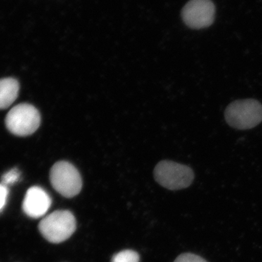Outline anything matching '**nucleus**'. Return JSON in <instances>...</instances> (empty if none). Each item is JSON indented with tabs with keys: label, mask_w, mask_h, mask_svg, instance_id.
<instances>
[{
	"label": "nucleus",
	"mask_w": 262,
	"mask_h": 262,
	"mask_svg": "<svg viewBox=\"0 0 262 262\" xmlns=\"http://www.w3.org/2000/svg\"><path fill=\"white\" fill-rule=\"evenodd\" d=\"M19 83L13 78L0 80V110L9 107L18 96Z\"/></svg>",
	"instance_id": "6e6552de"
},
{
	"label": "nucleus",
	"mask_w": 262,
	"mask_h": 262,
	"mask_svg": "<svg viewBox=\"0 0 262 262\" xmlns=\"http://www.w3.org/2000/svg\"><path fill=\"white\" fill-rule=\"evenodd\" d=\"M182 16L189 28H206L214 21L215 6L211 0H190L183 8Z\"/></svg>",
	"instance_id": "423d86ee"
},
{
	"label": "nucleus",
	"mask_w": 262,
	"mask_h": 262,
	"mask_svg": "<svg viewBox=\"0 0 262 262\" xmlns=\"http://www.w3.org/2000/svg\"><path fill=\"white\" fill-rule=\"evenodd\" d=\"M39 111L29 103H20L10 110L5 118V125L11 134L28 136L37 131L40 125Z\"/></svg>",
	"instance_id": "20e7f679"
},
{
	"label": "nucleus",
	"mask_w": 262,
	"mask_h": 262,
	"mask_svg": "<svg viewBox=\"0 0 262 262\" xmlns=\"http://www.w3.org/2000/svg\"><path fill=\"white\" fill-rule=\"evenodd\" d=\"M154 177L160 185L170 190L189 187L194 179L192 168L170 160H163L156 165Z\"/></svg>",
	"instance_id": "7ed1b4c3"
},
{
	"label": "nucleus",
	"mask_w": 262,
	"mask_h": 262,
	"mask_svg": "<svg viewBox=\"0 0 262 262\" xmlns=\"http://www.w3.org/2000/svg\"><path fill=\"white\" fill-rule=\"evenodd\" d=\"M52 187L65 198H74L80 192L82 181L80 172L69 162H58L50 172Z\"/></svg>",
	"instance_id": "39448f33"
},
{
	"label": "nucleus",
	"mask_w": 262,
	"mask_h": 262,
	"mask_svg": "<svg viewBox=\"0 0 262 262\" xmlns=\"http://www.w3.org/2000/svg\"><path fill=\"white\" fill-rule=\"evenodd\" d=\"M174 262H208L204 258L194 253H186L181 254Z\"/></svg>",
	"instance_id": "9b49d317"
},
{
	"label": "nucleus",
	"mask_w": 262,
	"mask_h": 262,
	"mask_svg": "<svg viewBox=\"0 0 262 262\" xmlns=\"http://www.w3.org/2000/svg\"><path fill=\"white\" fill-rule=\"evenodd\" d=\"M20 177V171L17 168H13L7 172L2 177L1 184H4L6 187H8L11 184H14L15 183L18 182Z\"/></svg>",
	"instance_id": "9d476101"
},
{
	"label": "nucleus",
	"mask_w": 262,
	"mask_h": 262,
	"mask_svg": "<svg viewBox=\"0 0 262 262\" xmlns=\"http://www.w3.org/2000/svg\"><path fill=\"white\" fill-rule=\"evenodd\" d=\"M77 223L71 211H56L46 215L39 224V230L45 239L52 244H61L75 232Z\"/></svg>",
	"instance_id": "f03ea898"
},
{
	"label": "nucleus",
	"mask_w": 262,
	"mask_h": 262,
	"mask_svg": "<svg viewBox=\"0 0 262 262\" xmlns=\"http://www.w3.org/2000/svg\"><path fill=\"white\" fill-rule=\"evenodd\" d=\"M226 121L239 130L256 127L262 121V104L255 99L237 100L226 108Z\"/></svg>",
	"instance_id": "f257e3e1"
},
{
	"label": "nucleus",
	"mask_w": 262,
	"mask_h": 262,
	"mask_svg": "<svg viewBox=\"0 0 262 262\" xmlns=\"http://www.w3.org/2000/svg\"><path fill=\"white\" fill-rule=\"evenodd\" d=\"M8 194H9V190L8 187L0 183V212L3 211L6 205Z\"/></svg>",
	"instance_id": "f8f14e48"
},
{
	"label": "nucleus",
	"mask_w": 262,
	"mask_h": 262,
	"mask_svg": "<svg viewBox=\"0 0 262 262\" xmlns=\"http://www.w3.org/2000/svg\"><path fill=\"white\" fill-rule=\"evenodd\" d=\"M139 253L132 250H125L117 253L112 258V262H139Z\"/></svg>",
	"instance_id": "1a4fd4ad"
},
{
	"label": "nucleus",
	"mask_w": 262,
	"mask_h": 262,
	"mask_svg": "<svg viewBox=\"0 0 262 262\" xmlns=\"http://www.w3.org/2000/svg\"><path fill=\"white\" fill-rule=\"evenodd\" d=\"M51 196L42 187L29 188L23 202V211L28 216L33 219L40 218L47 213L51 208Z\"/></svg>",
	"instance_id": "0eeeda50"
}]
</instances>
